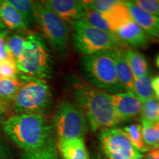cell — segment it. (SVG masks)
I'll return each instance as SVG.
<instances>
[{"label": "cell", "instance_id": "cell-1", "mask_svg": "<svg viewBox=\"0 0 159 159\" xmlns=\"http://www.w3.org/2000/svg\"><path fill=\"white\" fill-rule=\"evenodd\" d=\"M68 81L76 106L82 111L93 132L113 128L120 123L111 94L96 89L75 75H71Z\"/></svg>", "mask_w": 159, "mask_h": 159}, {"label": "cell", "instance_id": "cell-2", "mask_svg": "<svg viewBox=\"0 0 159 159\" xmlns=\"http://www.w3.org/2000/svg\"><path fill=\"white\" fill-rule=\"evenodd\" d=\"M6 136L22 152H33L54 140V128L44 116L14 114L1 122Z\"/></svg>", "mask_w": 159, "mask_h": 159}, {"label": "cell", "instance_id": "cell-3", "mask_svg": "<svg viewBox=\"0 0 159 159\" xmlns=\"http://www.w3.org/2000/svg\"><path fill=\"white\" fill-rule=\"evenodd\" d=\"M81 69L84 80L99 90L112 94L125 91L116 76L114 50L85 55Z\"/></svg>", "mask_w": 159, "mask_h": 159}, {"label": "cell", "instance_id": "cell-4", "mask_svg": "<svg viewBox=\"0 0 159 159\" xmlns=\"http://www.w3.org/2000/svg\"><path fill=\"white\" fill-rule=\"evenodd\" d=\"M16 63L18 70L24 75L43 80L53 77L52 57L44 38L39 33L26 37L25 47Z\"/></svg>", "mask_w": 159, "mask_h": 159}, {"label": "cell", "instance_id": "cell-5", "mask_svg": "<svg viewBox=\"0 0 159 159\" xmlns=\"http://www.w3.org/2000/svg\"><path fill=\"white\" fill-rule=\"evenodd\" d=\"M21 85L13 108L15 114H35L44 116L52 104V93L46 80L19 75Z\"/></svg>", "mask_w": 159, "mask_h": 159}, {"label": "cell", "instance_id": "cell-6", "mask_svg": "<svg viewBox=\"0 0 159 159\" xmlns=\"http://www.w3.org/2000/svg\"><path fill=\"white\" fill-rule=\"evenodd\" d=\"M71 25L74 46L83 56L102 51L115 50L120 46V41L115 33L95 28L83 19L72 21Z\"/></svg>", "mask_w": 159, "mask_h": 159}, {"label": "cell", "instance_id": "cell-7", "mask_svg": "<svg viewBox=\"0 0 159 159\" xmlns=\"http://www.w3.org/2000/svg\"><path fill=\"white\" fill-rule=\"evenodd\" d=\"M35 22L47 40L61 58L66 55L69 41V29L66 21L57 16L43 3L34 2Z\"/></svg>", "mask_w": 159, "mask_h": 159}, {"label": "cell", "instance_id": "cell-8", "mask_svg": "<svg viewBox=\"0 0 159 159\" xmlns=\"http://www.w3.org/2000/svg\"><path fill=\"white\" fill-rule=\"evenodd\" d=\"M54 130L58 141L83 139L89 128L86 119L76 105L63 101L54 116Z\"/></svg>", "mask_w": 159, "mask_h": 159}, {"label": "cell", "instance_id": "cell-9", "mask_svg": "<svg viewBox=\"0 0 159 159\" xmlns=\"http://www.w3.org/2000/svg\"><path fill=\"white\" fill-rule=\"evenodd\" d=\"M98 138L101 150L108 159H134L140 153L122 129H105Z\"/></svg>", "mask_w": 159, "mask_h": 159}, {"label": "cell", "instance_id": "cell-10", "mask_svg": "<svg viewBox=\"0 0 159 159\" xmlns=\"http://www.w3.org/2000/svg\"><path fill=\"white\" fill-rule=\"evenodd\" d=\"M115 113L119 122H124L141 114L142 102L130 92L111 94Z\"/></svg>", "mask_w": 159, "mask_h": 159}, {"label": "cell", "instance_id": "cell-11", "mask_svg": "<svg viewBox=\"0 0 159 159\" xmlns=\"http://www.w3.org/2000/svg\"><path fill=\"white\" fill-rule=\"evenodd\" d=\"M52 11L64 21L82 19L87 11L85 1L76 0H46L43 1Z\"/></svg>", "mask_w": 159, "mask_h": 159}, {"label": "cell", "instance_id": "cell-12", "mask_svg": "<svg viewBox=\"0 0 159 159\" xmlns=\"http://www.w3.org/2000/svg\"><path fill=\"white\" fill-rule=\"evenodd\" d=\"M115 35L120 43L134 49L144 48L148 44V35L133 19L119 27Z\"/></svg>", "mask_w": 159, "mask_h": 159}, {"label": "cell", "instance_id": "cell-13", "mask_svg": "<svg viewBox=\"0 0 159 159\" xmlns=\"http://www.w3.org/2000/svg\"><path fill=\"white\" fill-rule=\"evenodd\" d=\"M133 20L148 34L159 38V17L147 13L138 7L134 1H125Z\"/></svg>", "mask_w": 159, "mask_h": 159}, {"label": "cell", "instance_id": "cell-14", "mask_svg": "<svg viewBox=\"0 0 159 159\" xmlns=\"http://www.w3.org/2000/svg\"><path fill=\"white\" fill-rule=\"evenodd\" d=\"M0 25L7 30L16 32L29 28L23 17L7 3V0H0Z\"/></svg>", "mask_w": 159, "mask_h": 159}, {"label": "cell", "instance_id": "cell-15", "mask_svg": "<svg viewBox=\"0 0 159 159\" xmlns=\"http://www.w3.org/2000/svg\"><path fill=\"white\" fill-rule=\"evenodd\" d=\"M116 76L122 88L127 92L134 94L135 77L128 61H126L120 49L114 50Z\"/></svg>", "mask_w": 159, "mask_h": 159}, {"label": "cell", "instance_id": "cell-16", "mask_svg": "<svg viewBox=\"0 0 159 159\" xmlns=\"http://www.w3.org/2000/svg\"><path fill=\"white\" fill-rule=\"evenodd\" d=\"M57 149L63 159H90L83 139L58 141Z\"/></svg>", "mask_w": 159, "mask_h": 159}, {"label": "cell", "instance_id": "cell-17", "mask_svg": "<svg viewBox=\"0 0 159 159\" xmlns=\"http://www.w3.org/2000/svg\"><path fill=\"white\" fill-rule=\"evenodd\" d=\"M124 57L128 61L135 79L140 78L148 74V63L142 53L134 49L126 48L120 49Z\"/></svg>", "mask_w": 159, "mask_h": 159}, {"label": "cell", "instance_id": "cell-18", "mask_svg": "<svg viewBox=\"0 0 159 159\" xmlns=\"http://www.w3.org/2000/svg\"><path fill=\"white\" fill-rule=\"evenodd\" d=\"M142 136L149 150L159 148V121H148L141 119Z\"/></svg>", "mask_w": 159, "mask_h": 159}, {"label": "cell", "instance_id": "cell-19", "mask_svg": "<svg viewBox=\"0 0 159 159\" xmlns=\"http://www.w3.org/2000/svg\"><path fill=\"white\" fill-rule=\"evenodd\" d=\"M21 85L19 75L16 78H3L0 77V100L6 105L13 104Z\"/></svg>", "mask_w": 159, "mask_h": 159}, {"label": "cell", "instance_id": "cell-20", "mask_svg": "<svg viewBox=\"0 0 159 159\" xmlns=\"http://www.w3.org/2000/svg\"><path fill=\"white\" fill-rule=\"evenodd\" d=\"M152 77L148 73L145 76L135 79L134 94L143 102L155 97V91L152 85Z\"/></svg>", "mask_w": 159, "mask_h": 159}, {"label": "cell", "instance_id": "cell-21", "mask_svg": "<svg viewBox=\"0 0 159 159\" xmlns=\"http://www.w3.org/2000/svg\"><path fill=\"white\" fill-rule=\"evenodd\" d=\"M7 2L19 12L28 27L35 22L34 2L29 0H7Z\"/></svg>", "mask_w": 159, "mask_h": 159}, {"label": "cell", "instance_id": "cell-22", "mask_svg": "<svg viewBox=\"0 0 159 159\" xmlns=\"http://www.w3.org/2000/svg\"><path fill=\"white\" fill-rule=\"evenodd\" d=\"M21 159H60L55 139L43 148L33 152H21Z\"/></svg>", "mask_w": 159, "mask_h": 159}, {"label": "cell", "instance_id": "cell-23", "mask_svg": "<svg viewBox=\"0 0 159 159\" xmlns=\"http://www.w3.org/2000/svg\"><path fill=\"white\" fill-rule=\"evenodd\" d=\"M123 130L125 131L127 136L128 137L131 143L137 150L140 152H148L150 150L144 142L142 125L139 124H132L125 127Z\"/></svg>", "mask_w": 159, "mask_h": 159}, {"label": "cell", "instance_id": "cell-24", "mask_svg": "<svg viewBox=\"0 0 159 159\" xmlns=\"http://www.w3.org/2000/svg\"><path fill=\"white\" fill-rule=\"evenodd\" d=\"M26 37L17 32L9 33L7 38V49L9 57L15 61L19 57L25 47Z\"/></svg>", "mask_w": 159, "mask_h": 159}, {"label": "cell", "instance_id": "cell-25", "mask_svg": "<svg viewBox=\"0 0 159 159\" xmlns=\"http://www.w3.org/2000/svg\"><path fill=\"white\" fill-rule=\"evenodd\" d=\"M141 119L159 121V100L156 97L142 102Z\"/></svg>", "mask_w": 159, "mask_h": 159}, {"label": "cell", "instance_id": "cell-26", "mask_svg": "<svg viewBox=\"0 0 159 159\" xmlns=\"http://www.w3.org/2000/svg\"><path fill=\"white\" fill-rule=\"evenodd\" d=\"M19 73L15 60L9 57L0 61V77L9 79L16 78L19 77Z\"/></svg>", "mask_w": 159, "mask_h": 159}, {"label": "cell", "instance_id": "cell-27", "mask_svg": "<svg viewBox=\"0 0 159 159\" xmlns=\"http://www.w3.org/2000/svg\"><path fill=\"white\" fill-rule=\"evenodd\" d=\"M119 0H95V1H85L87 8L99 13H106L119 3Z\"/></svg>", "mask_w": 159, "mask_h": 159}, {"label": "cell", "instance_id": "cell-28", "mask_svg": "<svg viewBox=\"0 0 159 159\" xmlns=\"http://www.w3.org/2000/svg\"><path fill=\"white\" fill-rule=\"evenodd\" d=\"M134 3L149 14L159 16V1L156 0H136Z\"/></svg>", "mask_w": 159, "mask_h": 159}, {"label": "cell", "instance_id": "cell-29", "mask_svg": "<svg viewBox=\"0 0 159 159\" xmlns=\"http://www.w3.org/2000/svg\"><path fill=\"white\" fill-rule=\"evenodd\" d=\"M9 34V30L0 25V61L9 57L7 49V38Z\"/></svg>", "mask_w": 159, "mask_h": 159}, {"label": "cell", "instance_id": "cell-30", "mask_svg": "<svg viewBox=\"0 0 159 159\" xmlns=\"http://www.w3.org/2000/svg\"><path fill=\"white\" fill-rule=\"evenodd\" d=\"M0 159H11V152L7 143L0 135Z\"/></svg>", "mask_w": 159, "mask_h": 159}, {"label": "cell", "instance_id": "cell-31", "mask_svg": "<svg viewBox=\"0 0 159 159\" xmlns=\"http://www.w3.org/2000/svg\"><path fill=\"white\" fill-rule=\"evenodd\" d=\"M144 156V159H159V148L150 149Z\"/></svg>", "mask_w": 159, "mask_h": 159}, {"label": "cell", "instance_id": "cell-32", "mask_svg": "<svg viewBox=\"0 0 159 159\" xmlns=\"http://www.w3.org/2000/svg\"><path fill=\"white\" fill-rule=\"evenodd\" d=\"M7 106L5 102L0 100V122H2L5 119H7Z\"/></svg>", "mask_w": 159, "mask_h": 159}, {"label": "cell", "instance_id": "cell-33", "mask_svg": "<svg viewBox=\"0 0 159 159\" xmlns=\"http://www.w3.org/2000/svg\"><path fill=\"white\" fill-rule=\"evenodd\" d=\"M152 85L155 92H159V75L156 76L152 79Z\"/></svg>", "mask_w": 159, "mask_h": 159}, {"label": "cell", "instance_id": "cell-34", "mask_svg": "<svg viewBox=\"0 0 159 159\" xmlns=\"http://www.w3.org/2000/svg\"><path fill=\"white\" fill-rule=\"evenodd\" d=\"M134 159H144V155L142 154V152H140Z\"/></svg>", "mask_w": 159, "mask_h": 159}, {"label": "cell", "instance_id": "cell-35", "mask_svg": "<svg viewBox=\"0 0 159 159\" xmlns=\"http://www.w3.org/2000/svg\"><path fill=\"white\" fill-rule=\"evenodd\" d=\"M156 66L158 67V69H159V54L156 56Z\"/></svg>", "mask_w": 159, "mask_h": 159}, {"label": "cell", "instance_id": "cell-36", "mask_svg": "<svg viewBox=\"0 0 159 159\" xmlns=\"http://www.w3.org/2000/svg\"><path fill=\"white\" fill-rule=\"evenodd\" d=\"M156 98L158 99L159 100V92H158V93H156Z\"/></svg>", "mask_w": 159, "mask_h": 159}, {"label": "cell", "instance_id": "cell-37", "mask_svg": "<svg viewBox=\"0 0 159 159\" xmlns=\"http://www.w3.org/2000/svg\"><path fill=\"white\" fill-rule=\"evenodd\" d=\"M96 159H104V158H100V157H97V158Z\"/></svg>", "mask_w": 159, "mask_h": 159}, {"label": "cell", "instance_id": "cell-38", "mask_svg": "<svg viewBox=\"0 0 159 159\" xmlns=\"http://www.w3.org/2000/svg\"><path fill=\"white\" fill-rule=\"evenodd\" d=\"M158 39H159V38H158Z\"/></svg>", "mask_w": 159, "mask_h": 159}]
</instances>
